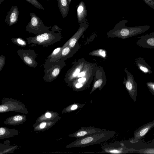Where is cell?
I'll list each match as a JSON object with an SVG mask.
<instances>
[{
	"label": "cell",
	"instance_id": "38",
	"mask_svg": "<svg viewBox=\"0 0 154 154\" xmlns=\"http://www.w3.org/2000/svg\"><path fill=\"white\" fill-rule=\"evenodd\" d=\"M47 1H49V0H47Z\"/></svg>",
	"mask_w": 154,
	"mask_h": 154
},
{
	"label": "cell",
	"instance_id": "14",
	"mask_svg": "<svg viewBox=\"0 0 154 154\" xmlns=\"http://www.w3.org/2000/svg\"><path fill=\"white\" fill-rule=\"evenodd\" d=\"M88 26L89 23L86 20L84 22L80 24L79 27L77 31L64 45H68L71 48H74L76 43L78 42L79 39L88 28Z\"/></svg>",
	"mask_w": 154,
	"mask_h": 154
},
{
	"label": "cell",
	"instance_id": "28",
	"mask_svg": "<svg viewBox=\"0 0 154 154\" xmlns=\"http://www.w3.org/2000/svg\"><path fill=\"white\" fill-rule=\"evenodd\" d=\"M89 55L93 56L100 57L105 58L106 57V53L105 50L103 49H97L92 51Z\"/></svg>",
	"mask_w": 154,
	"mask_h": 154
},
{
	"label": "cell",
	"instance_id": "37",
	"mask_svg": "<svg viewBox=\"0 0 154 154\" xmlns=\"http://www.w3.org/2000/svg\"><path fill=\"white\" fill-rule=\"evenodd\" d=\"M4 1V0H0V4H1Z\"/></svg>",
	"mask_w": 154,
	"mask_h": 154
},
{
	"label": "cell",
	"instance_id": "9",
	"mask_svg": "<svg viewBox=\"0 0 154 154\" xmlns=\"http://www.w3.org/2000/svg\"><path fill=\"white\" fill-rule=\"evenodd\" d=\"M125 72L126 74V79L124 78L123 84L128 91L130 97L135 102L137 96V84L135 81L133 75L129 72L125 67Z\"/></svg>",
	"mask_w": 154,
	"mask_h": 154
},
{
	"label": "cell",
	"instance_id": "27",
	"mask_svg": "<svg viewBox=\"0 0 154 154\" xmlns=\"http://www.w3.org/2000/svg\"><path fill=\"white\" fill-rule=\"evenodd\" d=\"M17 146L0 144V154L11 153L14 152Z\"/></svg>",
	"mask_w": 154,
	"mask_h": 154
},
{
	"label": "cell",
	"instance_id": "31",
	"mask_svg": "<svg viewBox=\"0 0 154 154\" xmlns=\"http://www.w3.org/2000/svg\"><path fill=\"white\" fill-rule=\"evenodd\" d=\"M63 48V46L56 48L52 51L51 53L47 57V59L49 60L59 54Z\"/></svg>",
	"mask_w": 154,
	"mask_h": 154
},
{
	"label": "cell",
	"instance_id": "15",
	"mask_svg": "<svg viewBox=\"0 0 154 154\" xmlns=\"http://www.w3.org/2000/svg\"><path fill=\"white\" fill-rule=\"evenodd\" d=\"M106 130V129H101L93 126L88 127H82L76 132L69 134L70 137L75 138L77 139L86 136L90 134L97 132L102 131Z\"/></svg>",
	"mask_w": 154,
	"mask_h": 154
},
{
	"label": "cell",
	"instance_id": "7",
	"mask_svg": "<svg viewBox=\"0 0 154 154\" xmlns=\"http://www.w3.org/2000/svg\"><path fill=\"white\" fill-rule=\"evenodd\" d=\"M97 66L93 68L85 75L76 79L67 84L75 91H84L88 89L94 75Z\"/></svg>",
	"mask_w": 154,
	"mask_h": 154
},
{
	"label": "cell",
	"instance_id": "30",
	"mask_svg": "<svg viewBox=\"0 0 154 154\" xmlns=\"http://www.w3.org/2000/svg\"><path fill=\"white\" fill-rule=\"evenodd\" d=\"M134 153L154 154V148H148L136 150Z\"/></svg>",
	"mask_w": 154,
	"mask_h": 154
},
{
	"label": "cell",
	"instance_id": "33",
	"mask_svg": "<svg viewBox=\"0 0 154 154\" xmlns=\"http://www.w3.org/2000/svg\"><path fill=\"white\" fill-rule=\"evenodd\" d=\"M146 85L150 93L154 95V82H149L146 83Z\"/></svg>",
	"mask_w": 154,
	"mask_h": 154
},
{
	"label": "cell",
	"instance_id": "23",
	"mask_svg": "<svg viewBox=\"0 0 154 154\" xmlns=\"http://www.w3.org/2000/svg\"><path fill=\"white\" fill-rule=\"evenodd\" d=\"M19 133L17 130L1 127L0 128V139L12 137L18 135Z\"/></svg>",
	"mask_w": 154,
	"mask_h": 154
},
{
	"label": "cell",
	"instance_id": "32",
	"mask_svg": "<svg viewBox=\"0 0 154 154\" xmlns=\"http://www.w3.org/2000/svg\"><path fill=\"white\" fill-rule=\"evenodd\" d=\"M35 7L39 9L44 10V8L42 5L37 0H26Z\"/></svg>",
	"mask_w": 154,
	"mask_h": 154
},
{
	"label": "cell",
	"instance_id": "21",
	"mask_svg": "<svg viewBox=\"0 0 154 154\" xmlns=\"http://www.w3.org/2000/svg\"><path fill=\"white\" fill-rule=\"evenodd\" d=\"M134 61L138 69L143 73L149 74L152 73L151 67L142 57H139L135 58Z\"/></svg>",
	"mask_w": 154,
	"mask_h": 154
},
{
	"label": "cell",
	"instance_id": "26",
	"mask_svg": "<svg viewBox=\"0 0 154 154\" xmlns=\"http://www.w3.org/2000/svg\"><path fill=\"white\" fill-rule=\"evenodd\" d=\"M85 103L81 104L78 103H74L63 108L61 112L62 113H69L76 111L78 109H81L84 107Z\"/></svg>",
	"mask_w": 154,
	"mask_h": 154
},
{
	"label": "cell",
	"instance_id": "8",
	"mask_svg": "<svg viewBox=\"0 0 154 154\" xmlns=\"http://www.w3.org/2000/svg\"><path fill=\"white\" fill-rule=\"evenodd\" d=\"M102 149L101 152L112 154L134 153L136 150L128 148L122 141L105 144L102 146Z\"/></svg>",
	"mask_w": 154,
	"mask_h": 154
},
{
	"label": "cell",
	"instance_id": "29",
	"mask_svg": "<svg viewBox=\"0 0 154 154\" xmlns=\"http://www.w3.org/2000/svg\"><path fill=\"white\" fill-rule=\"evenodd\" d=\"M11 40L13 43L20 47H25L26 45V41L20 38H12Z\"/></svg>",
	"mask_w": 154,
	"mask_h": 154
},
{
	"label": "cell",
	"instance_id": "16",
	"mask_svg": "<svg viewBox=\"0 0 154 154\" xmlns=\"http://www.w3.org/2000/svg\"><path fill=\"white\" fill-rule=\"evenodd\" d=\"M136 44L143 48L154 49V32L139 37Z\"/></svg>",
	"mask_w": 154,
	"mask_h": 154
},
{
	"label": "cell",
	"instance_id": "2",
	"mask_svg": "<svg viewBox=\"0 0 154 154\" xmlns=\"http://www.w3.org/2000/svg\"><path fill=\"white\" fill-rule=\"evenodd\" d=\"M115 134L116 132L114 131L106 130L78 138L67 145L66 147H85L96 144L110 139L113 137Z\"/></svg>",
	"mask_w": 154,
	"mask_h": 154
},
{
	"label": "cell",
	"instance_id": "17",
	"mask_svg": "<svg viewBox=\"0 0 154 154\" xmlns=\"http://www.w3.org/2000/svg\"><path fill=\"white\" fill-rule=\"evenodd\" d=\"M19 12L17 6H13L7 12L5 22L9 26L16 23L18 19Z\"/></svg>",
	"mask_w": 154,
	"mask_h": 154
},
{
	"label": "cell",
	"instance_id": "22",
	"mask_svg": "<svg viewBox=\"0 0 154 154\" xmlns=\"http://www.w3.org/2000/svg\"><path fill=\"white\" fill-rule=\"evenodd\" d=\"M77 14V20L79 24L85 21L87 15V10L85 3L82 1H81L78 5Z\"/></svg>",
	"mask_w": 154,
	"mask_h": 154
},
{
	"label": "cell",
	"instance_id": "18",
	"mask_svg": "<svg viewBox=\"0 0 154 154\" xmlns=\"http://www.w3.org/2000/svg\"><path fill=\"white\" fill-rule=\"evenodd\" d=\"M61 118V117L58 113L53 111H47L37 119L35 123H38L43 121H51L57 122Z\"/></svg>",
	"mask_w": 154,
	"mask_h": 154
},
{
	"label": "cell",
	"instance_id": "13",
	"mask_svg": "<svg viewBox=\"0 0 154 154\" xmlns=\"http://www.w3.org/2000/svg\"><path fill=\"white\" fill-rule=\"evenodd\" d=\"M80 47V45L78 42L76 43L73 48H71L68 45L64 44L63 46V48L59 54L54 57L51 58L49 61H53L61 59L66 60L72 57L79 50Z\"/></svg>",
	"mask_w": 154,
	"mask_h": 154
},
{
	"label": "cell",
	"instance_id": "11",
	"mask_svg": "<svg viewBox=\"0 0 154 154\" xmlns=\"http://www.w3.org/2000/svg\"><path fill=\"white\" fill-rule=\"evenodd\" d=\"M86 61L84 59H79L67 71L64 79L65 81L67 84L75 79L82 70Z\"/></svg>",
	"mask_w": 154,
	"mask_h": 154
},
{
	"label": "cell",
	"instance_id": "1",
	"mask_svg": "<svg viewBox=\"0 0 154 154\" xmlns=\"http://www.w3.org/2000/svg\"><path fill=\"white\" fill-rule=\"evenodd\" d=\"M128 22V20L125 19L120 21L112 29L107 32V37L119 38L124 39L143 33L151 27V26L149 25L127 26L125 25Z\"/></svg>",
	"mask_w": 154,
	"mask_h": 154
},
{
	"label": "cell",
	"instance_id": "3",
	"mask_svg": "<svg viewBox=\"0 0 154 154\" xmlns=\"http://www.w3.org/2000/svg\"><path fill=\"white\" fill-rule=\"evenodd\" d=\"M61 31H56L52 27L50 31L47 32L29 37L26 39L28 45L31 46L42 45L47 47L60 41L62 38Z\"/></svg>",
	"mask_w": 154,
	"mask_h": 154
},
{
	"label": "cell",
	"instance_id": "19",
	"mask_svg": "<svg viewBox=\"0 0 154 154\" xmlns=\"http://www.w3.org/2000/svg\"><path fill=\"white\" fill-rule=\"evenodd\" d=\"M26 116L23 114L16 115L7 118L3 122V123L11 125L21 124L26 120Z\"/></svg>",
	"mask_w": 154,
	"mask_h": 154
},
{
	"label": "cell",
	"instance_id": "5",
	"mask_svg": "<svg viewBox=\"0 0 154 154\" xmlns=\"http://www.w3.org/2000/svg\"><path fill=\"white\" fill-rule=\"evenodd\" d=\"M11 111L26 114L29 113L25 105L20 101L11 98H3L0 105V113Z\"/></svg>",
	"mask_w": 154,
	"mask_h": 154
},
{
	"label": "cell",
	"instance_id": "6",
	"mask_svg": "<svg viewBox=\"0 0 154 154\" xmlns=\"http://www.w3.org/2000/svg\"><path fill=\"white\" fill-rule=\"evenodd\" d=\"M31 19L26 27V30L36 35L49 32L51 26L45 25L42 20L34 13H31Z\"/></svg>",
	"mask_w": 154,
	"mask_h": 154
},
{
	"label": "cell",
	"instance_id": "12",
	"mask_svg": "<svg viewBox=\"0 0 154 154\" xmlns=\"http://www.w3.org/2000/svg\"><path fill=\"white\" fill-rule=\"evenodd\" d=\"M154 128V121L143 125L134 131V137L130 140V143L133 144L137 143L144 138L152 128Z\"/></svg>",
	"mask_w": 154,
	"mask_h": 154
},
{
	"label": "cell",
	"instance_id": "34",
	"mask_svg": "<svg viewBox=\"0 0 154 154\" xmlns=\"http://www.w3.org/2000/svg\"><path fill=\"white\" fill-rule=\"evenodd\" d=\"M5 61V57L2 54L0 56V71L2 69Z\"/></svg>",
	"mask_w": 154,
	"mask_h": 154
},
{
	"label": "cell",
	"instance_id": "35",
	"mask_svg": "<svg viewBox=\"0 0 154 154\" xmlns=\"http://www.w3.org/2000/svg\"><path fill=\"white\" fill-rule=\"evenodd\" d=\"M149 6L154 10V0H143Z\"/></svg>",
	"mask_w": 154,
	"mask_h": 154
},
{
	"label": "cell",
	"instance_id": "25",
	"mask_svg": "<svg viewBox=\"0 0 154 154\" xmlns=\"http://www.w3.org/2000/svg\"><path fill=\"white\" fill-rule=\"evenodd\" d=\"M58 8L63 18L66 17L68 13L69 4L68 0H57Z\"/></svg>",
	"mask_w": 154,
	"mask_h": 154
},
{
	"label": "cell",
	"instance_id": "4",
	"mask_svg": "<svg viewBox=\"0 0 154 154\" xmlns=\"http://www.w3.org/2000/svg\"><path fill=\"white\" fill-rule=\"evenodd\" d=\"M65 60L61 59L49 61L46 59L43 65L45 74L43 79L44 80L47 82H51L57 78L66 65Z\"/></svg>",
	"mask_w": 154,
	"mask_h": 154
},
{
	"label": "cell",
	"instance_id": "10",
	"mask_svg": "<svg viewBox=\"0 0 154 154\" xmlns=\"http://www.w3.org/2000/svg\"><path fill=\"white\" fill-rule=\"evenodd\" d=\"M17 52L21 60L28 66L33 68L37 66L38 62L35 59L37 54L33 50L20 49L17 50Z\"/></svg>",
	"mask_w": 154,
	"mask_h": 154
},
{
	"label": "cell",
	"instance_id": "36",
	"mask_svg": "<svg viewBox=\"0 0 154 154\" xmlns=\"http://www.w3.org/2000/svg\"><path fill=\"white\" fill-rule=\"evenodd\" d=\"M68 1L69 2V4L70 5L72 1V0H68Z\"/></svg>",
	"mask_w": 154,
	"mask_h": 154
},
{
	"label": "cell",
	"instance_id": "20",
	"mask_svg": "<svg viewBox=\"0 0 154 154\" xmlns=\"http://www.w3.org/2000/svg\"><path fill=\"white\" fill-rule=\"evenodd\" d=\"M102 71L100 72V76H97V74L95 72L94 76L95 78L94 80L92 88L90 92L89 95H90L95 90L98 88L100 91L105 85L106 80L105 77L102 75Z\"/></svg>",
	"mask_w": 154,
	"mask_h": 154
},
{
	"label": "cell",
	"instance_id": "24",
	"mask_svg": "<svg viewBox=\"0 0 154 154\" xmlns=\"http://www.w3.org/2000/svg\"><path fill=\"white\" fill-rule=\"evenodd\" d=\"M57 122H53L43 121L35 123L33 125V130L35 131H46L55 125Z\"/></svg>",
	"mask_w": 154,
	"mask_h": 154
}]
</instances>
